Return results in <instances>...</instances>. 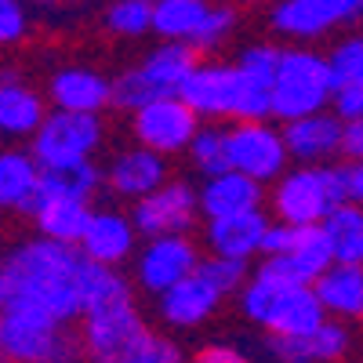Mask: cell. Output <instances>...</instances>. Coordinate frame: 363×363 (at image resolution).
Returning a JSON list of instances; mask_svg holds the SVG:
<instances>
[{
    "instance_id": "obj_1",
    "label": "cell",
    "mask_w": 363,
    "mask_h": 363,
    "mask_svg": "<svg viewBox=\"0 0 363 363\" xmlns=\"http://www.w3.org/2000/svg\"><path fill=\"white\" fill-rule=\"evenodd\" d=\"M0 280L8 287V301L40 309L69 327L84 320L87 258L80 247L51 244L44 236L22 240L0 258Z\"/></svg>"
},
{
    "instance_id": "obj_2",
    "label": "cell",
    "mask_w": 363,
    "mask_h": 363,
    "mask_svg": "<svg viewBox=\"0 0 363 363\" xmlns=\"http://www.w3.org/2000/svg\"><path fill=\"white\" fill-rule=\"evenodd\" d=\"M272 222L294 229H313L330 218L335 207L352 203V178L349 164H323V167H291L272 193L265 196Z\"/></svg>"
},
{
    "instance_id": "obj_3",
    "label": "cell",
    "mask_w": 363,
    "mask_h": 363,
    "mask_svg": "<svg viewBox=\"0 0 363 363\" xmlns=\"http://www.w3.org/2000/svg\"><path fill=\"white\" fill-rule=\"evenodd\" d=\"M0 356L8 363H80L84 345L69 323L8 301L0 313Z\"/></svg>"
},
{
    "instance_id": "obj_4",
    "label": "cell",
    "mask_w": 363,
    "mask_h": 363,
    "mask_svg": "<svg viewBox=\"0 0 363 363\" xmlns=\"http://www.w3.org/2000/svg\"><path fill=\"white\" fill-rule=\"evenodd\" d=\"M196 66L200 51H193L189 44H157L153 51H145L142 62L113 77V106L138 113L160 99H178L182 84L193 77Z\"/></svg>"
},
{
    "instance_id": "obj_5",
    "label": "cell",
    "mask_w": 363,
    "mask_h": 363,
    "mask_svg": "<svg viewBox=\"0 0 363 363\" xmlns=\"http://www.w3.org/2000/svg\"><path fill=\"white\" fill-rule=\"evenodd\" d=\"M335 77H330V62L323 51L313 48H284L280 58V73L272 84V116L294 124V120H306L316 113H330L335 102Z\"/></svg>"
},
{
    "instance_id": "obj_6",
    "label": "cell",
    "mask_w": 363,
    "mask_h": 363,
    "mask_svg": "<svg viewBox=\"0 0 363 363\" xmlns=\"http://www.w3.org/2000/svg\"><path fill=\"white\" fill-rule=\"evenodd\" d=\"M106 142L102 116H84V113H62L51 109L37 138L29 142V153L37 157L40 167H66V164H87L99 157Z\"/></svg>"
},
{
    "instance_id": "obj_7",
    "label": "cell",
    "mask_w": 363,
    "mask_h": 363,
    "mask_svg": "<svg viewBox=\"0 0 363 363\" xmlns=\"http://www.w3.org/2000/svg\"><path fill=\"white\" fill-rule=\"evenodd\" d=\"M363 22V0H280L269 11V29L277 37L309 48L313 40L335 33L345 26Z\"/></svg>"
},
{
    "instance_id": "obj_8",
    "label": "cell",
    "mask_w": 363,
    "mask_h": 363,
    "mask_svg": "<svg viewBox=\"0 0 363 363\" xmlns=\"http://www.w3.org/2000/svg\"><path fill=\"white\" fill-rule=\"evenodd\" d=\"M203 120L182 102V99H160L153 106H145L131 113V138L135 145L149 149L157 157H174V153H189L193 138L200 135Z\"/></svg>"
},
{
    "instance_id": "obj_9",
    "label": "cell",
    "mask_w": 363,
    "mask_h": 363,
    "mask_svg": "<svg viewBox=\"0 0 363 363\" xmlns=\"http://www.w3.org/2000/svg\"><path fill=\"white\" fill-rule=\"evenodd\" d=\"M229 164L236 174H244L258 186H277V182L291 171V153L284 131L265 124H233L229 128Z\"/></svg>"
},
{
    "instance_id": "obj_10",
    "label": "cell",
    "mask_w": 363,
    "mask_h": 363,
    "mask_svg": "<svg viewBox=\"0 0 363 363\" xmlns=\"http://www.w3.org/2000/svg\"><path fill=\"white\" fill-rule=\"evenodd\" d=\"M131 222L138 236L160 240V236H189L200 218V189H193L186 178H171L164 189L131 203Z\"/></svg>"
},
{
    "instance_id": "obj_11",
    "label": "cell",
    "mask_w": 363,
    "mask_h": 363,
    "mask_svg": "<svg viewBox=\"0 0 363 363\" xmlns=\"http://www.w3.org/2000/svg\"><path fill=\"white\" fill-rule=\"evenodd\" d=\"M203 255L189 236H160L145 240L142 251L135 255V284L149 294H167L182 280L196 277Z\"/></svg>"
},
{
    "instance_id": "obj_12",
    "label": "cell",
    "mask_w": 363,
    "mask_h": 363,
    "mask_svg": "<svg viewBox=\"0 0 363 363\" xmlns=\"http://www.w3.org/2000/svg\"><path fill=\"white\" fill-rule=\"evenodd\" d=\"M182 102H186L200 120L207 124H222L236 116L240 102V73L229 62H200L193 77L182 84Z\"/></svg>"
},
{
    "instance_id": "obj_13",
    "label": "cell",
    "mask_w": 363,
    "mask_h": 363,
    "mask_svg": "<svg viewBox=\"0 0 363 363\" xmlns=\"http://www.w3.org/2000/svg\"><path fill=\"white\" fill-rule=\"evenodd\" d=\"M48 102L62 113L102 116L113 106V77L91 66H58L48 77Z\"/></svg>"
},
{
    "instance_id": "obj_14",
    "label": "cell",
    "mask_w": 363,
    "mask_h": 363,
    "mask_svg": "<svg viewBox=\"0 0 363 363\" xmlns=\"http://www.w3.org/2000/svg\"><path fill=\"white\" fill-rule=\"evenodd\" d=\"M167 160L157 157V153H149V149L142 145H128V149H120V153L109 157L106 164V189L116 196V200H145V196H153L157 189L167 186Z\"/></svg>"
},
{
    "instance_id": "obj_15",
    "label": "cell",
    "mask_w": 363,
    "mask_h": 363,
    "mask_svg": "<svg viewBox=\"0 0 363 363\" xmlns=\"http://www.w3.org/2000/svg\"><path fill=\"white\" fill-rule=\"evenodd\" d=\"M48 113L51 109L44 95L18 69H0V138L33 142L37 131L44 128Z\"/></svg>"
},
{
    "instance_id": "obj_16",
    "label": "cell",
    "mask_w": 363,
    "mask_h": 363,
    "mask_svg": "<svg viewBox=\"0 0 363 363\" xmlns=\"http://www.w3.org/2000/svg\"><path fill=\"white\" fill-rule=\"evenodd\" d=\"M135 244H138V229H135L131 215H124L116 207H95V215L87 222V233L80 240V255L91 265L120 269L128 258H135Z\"/></svg>"
},
{
    "instance_id": "obj_17",
    "label": "cell",
    "mask_w": 363,
    "mask_h": 363,
    "mask_svg": "<svg viewBox=\"0 0 363 363\" xmlns=\"http://www.w3.org/2000/svg\"><path fill=\"white\" fill-rule=\"evenodd\" d=\"M330 265H335V251L327 244L323 225L298 229L294 247L284 258H262V269H269L272 277H280L291 287H316Z\"/></svg>"
},
{
    "instance_id": "obj_18",
    "label": "cell",
    "mask_w": 363,
    "mask_h": 363,
    "mask_svg": "<svg viewBox=\"0 0 363 363\" xmlns=\"http://www.w3.org/2000/svg\"><path fill=\"white\" fill-rule=\"evenodd\" d=\"M284 142L291 160H298V167H323L335 157H342V131L345 124L335 113H316L306 120L284 124Z\"/></svg>"
},
{
    "instance_id": "obj_19",
    "label": "cell",
    "mask_w": 363,
    "mask_h": 363,
    "mask_svg": "<svg viewBox=\"0 0 363 363\" xmlns=\"http://www.w3.org/2000/svg\"><path fill=\"white\" fill-rule=\"evenodd\" d=\"M269 225H272V215H265L262 207L258 211H247V215H233V218L207 222V229H203L207 251L215 255V258H229V262L251 265V258L262 255Z\"/></svg>"
},
{
    "instance_id": "obj_20",
    "label": "cell",
    "mask_w": 363,
    "mask_h": 363,
    "mask_svg": "<svg viewBox=\"0 0 363 363\" xmlns=\"http://www.w3.org/2000/svg\"><path fill=\"white\" fill-rule=\"evenodd\" d=\"M222 298H225V294L196 269V277L182 280L178 287H171L167 294L157 298V313H160V320H164L167 327L189 330V327H200L203 320L215 316V309L222 306Z\"/></svg>"
},
{
    "instance_id": "obj_21",
    "label": "cell",
    "mask_w": 363,
    "mask_h": 363,
    "mask_svg": "<svg viewBox=\"0 0 363 363\" xmlns=\"http://www.w3.org/2000/svg\"><path fill=\"white\" fill-rule=\"evenodd\" d=\"M40 200V164L29 149H0V215H29Z\"/></svg>"
},
{
    "instance_id": "obj_22",
    "label": "cell",
    "mask_w": 363,
    "mask_h": 363,
    "mask_svg": "<svg viewBox=\"0 0 363 363\" xmlns=\"http://www.w3.org/2000/svg\"><path fill=\"white\" fill-rule=\"evenodd\" d=\"M91 215H95L91 203L69 200V196H51V193H40L37 207L29 211L37 236L51 240V244H66V247H80Z\"/></svg>"
},
{
    "instance_id": "obj_23",
    "label": "cell",
    "mask_w": 363,
    "mask_h": 363,
    "mask_svg": "<svg viewBox=\"0 0 363 363\" xmlns=\"http://www.w3.org/2000/svg\"><path fill=\"white\" fill-rule=\"evenodd\" d=\"M269 193L258 186V182L244 178V174H218V178H207L200 186V215L207 222H218V218H233V215H247V211H258L262 200Z\"/></svg>"
},
{
    "instance_id": "obj_24",
    "label": "cell",
    "mask_w": 363,
    "mask_h": 363,
    "mask_svg": "<svg viewBox=\"0 0 363 363\" xmlns=\"http://www.w3.org/2000/svg\"><path fill=\"white\" fill-rule=\"evenodd\" d=\"M265 352L277 363H338L349 352V327L327 320L309 338H269Z\"/></svg>"
},
{
    "instance_id": "obj_25",
    "label": "cell",
    "mask_w": 363,
    "mask_h": 363,
    "mask_svg": "<svg viewBox=\"0 0 363 363\" xmlns=\"http://www.w3.org/2000/svg\"><path fill=\"white\" fill-rule=\"evenodd\" d=\"M327 323V313L313 287H287L272 309L265 330L269 338H309Z\"/></svg>"
},
{
    "instance_id": "obj_26",
    "label": "cell",
    "mask_w": 363,
    "mask_h": 363,
    "mask_svg": "<svg viewBox=\"0 0 363 363\" xmlns=\"http://www.w3.org/2000/svg\"><path fill=\"white\" fill-rule=\"evenodd\" d=\"M313 291L327 320H363V265H330Z\"/></svg>"
},
{
    "instance_id": "obj_27",
    "label": "cell",
    "mask_w": 363,
    "mask_h": 363,
    "mask_svg": "<svg viewBox=\"0 0 363 363\" xmlns=\"http://www.w3.org/2000/svg\"><path fill=\"white\" fill-rule=\"evenodd\" d=\"M207 15H211L207 0H157L153 33L160 37V44H189L193 48Z\"/></svg>"
},
{
    "instance_id": "obj_28",
    "label": "cell",
    "mask_w": 363,
    "mask_h": 363,
    "mask_svg": "<svg viewBox=\"0 0 363 363\" xmlns=\"http://www.w3.org/2000/svg\"><path fill=\"white\" fill-rule=\"evenodd\" d=\"M102 186H106V167H99L95 160L66 164V167H40V193H51V196H69V200L91 203V196Z\"/></svg>"
},
{
    "instance_id": "obj_29",
    "label": "cell",
    "mask_w": 363,
    "mask_h": 363,
    "mask_svg": "<svg viewBox=\"0 0 363 363\" xmlns=\"http://www.w3.org/2000/svg\"><path fill=\"white\" fill-rule=\"evenodd\" d=\"M323 233L335 251V265H363V207H335L323 222Z\"/></svg>"
},
{
    "instance_id": "obj_30",
    "label": "cell",
    "mask_w": 363,
    "mask_h": 363,
    "mask_svg": "<svg viewBox=\"0 0 363 363\" xmlns=\"http://www.w3.org/2000/svg\"><path fill=\"white\" fill-rule=\"evenodd\" d=\"M186 157H189L193 171L203 174V182H207V178H218V174H229V171H233V164H229V128H222V124H203L200 135L193 138V145H189Z\"/></svg>"
},
{
    "instance_id": "obj_31",
    "label": "cell",
    "mask_w": 363,
    "mask_h": 363,
    "mask_svg": "<svg viewBox=\"0 0 363 363\" xmlns=\"http://www.w3.org/2000/svg\"><path fill=\"white\" fill-rule=\"evenodd\" d=\"M287 287H291V284H284L280 277H272L269 269L258 265V269L251 272V280L244 284V291H240V313H244L251 323L265 327L269 316H272V309H277L280 294H284Z\"/></svg>"
},
{
    "instance_id": "obj_32",
    "label": "cell",
    "mask_w": 363,
    "mask_h": 363,
    "mask_svg": "<svg viewBox=\"0 0 363 363\" xmlns=\"http://www.w3.org/2000/svg\"><path fill=\"white\" fill-rule=\"evenodd\" d=\"M102 29L120 40H138L153 33V4L149 0H116L102 11Z\"/></svg>"
},
{
    "instance_id": "obj_33",
    "label": "cell",
    "mask_w": 363,
    "mask_h": 363,
    "mask_svg": "<svg viewBox=\"0 0 363 363\" xmlns=\"http://www.w3.org/2000/svg\"><path fill=\"white\" fill-rule=\"evenodd\" d=\"M335 87H363V33H349L327 51Z\"/></svg>"
},
{
    "instance_id": "obj_34",
    "label": "cell",
    "mask_w": 363,
    "mask_h": 363,
    "mask_svg": "<svg viewBox=\"0 0 363 363\" xmlns=\"http://www.w3.org/2000/svg\"><path fill=\"white\" fill-rule=\"evenodd\" d=\"M280 58H284V48L280 44L258 40V44H247L244 51H240L233 66L244 73L247 80H255L262 87H272V84H277V73H280Z\"/></svg>"
},
{
    "instance_id": "obj_35",
    "label": "cell",
    "mask_w": 363,
    "mask_h": 363,
    "mask_svg": "<svg viewBox=\"0 0 363 363\" xmlns=\"http://www.w3.org/2000/svg\"><path fill=\"white\" fill-rule=\"evenodd\" d=\"M236 26H240V11L233 4H211V15L203 18L200 33L193 40V51H215V48H222L233 37Z\"/></svg>"
},
{
    "instance_id": "obj_36",
    "label": "cell",
    "mask_w": 363,
    "mask_h": 363,
    "mask_svg": "<svg viewBox=\"0 0 363 363\" xmlns=\"http://www.w3.org/2000/svg\"><path fill=\"white\" fill-rule=\"evenodd\" d=\"M200 272L215 284L222 294H240L244 291V284L251 280V269L244 265V262H229V258H215V255H207L203 262H200Z\"/></svg>"
},
{
    "instance_id": "obj_37",
    "label": "cell",
    "mask_w": 363,
    "mask_h": 363,
    "mask_svg": "<svg viewBox=\"0 0 363 363\" xmlns=\"http://www.w3.org/2000/svg\"><path fill=\"white\" fill-rule=\"evenodd\" d=\"M29 29H33V15L18 0H0V48H18Z\"/></svg>"
},
{
    "instance_id": "obj_38",
    "label": "cell",
    "mask_w": 363,
    "mask_h": 363,
    "mask_svg": "<svg viewBox=\"0 0 363 363\" xmlns=\"http://www.w3.org/2000/svg\"><path fill=\"white\" fill-rule=\"evenodd\" d=\"M330 113H335L342 124H356V120H363V87H338L335 102H330Z\"/></svg>"
},
{
    "instance_id": "obj_39",
    "label": "cell",
    "mask_w": 363,
    "mask_h": 363,
    "mask_svg": "<svg viewBox=\"0 0 363 363\" xmlns=\"http://www.w3.org/2000/svg\"><path fill=\"white\" fill-rule=\"evenodd\" d=\"M342 157H345V164H363V120L345 124V131H342Z\"/></svg>"
},
{
    "instance_id": "obj_40",
    "label": "cell",
    "mask_w": 363,
    "mask_h": 363,
    "mask_svg": "<svg viewBox=\"0 0 363 363\" xmlns=\"http://www.w3.org/2000/svg\"><path fill=\"white\" fill-rule=\"evenodd\" d=\"M193 363H251L240 349H233V345H222V342H215V345H203L200 352H196V359Z\"/></svg>"
},
{
    "instance_id": "obj_41",
    "label": "cell",
    "mask_w": 363,
    "mask_h": 363,
    "mask_svg": "<svg viewBox=\"0 0 363 363\" xmlns=\"http://www.w3.org/2000/svg\"><path fill=\"white\" fill-rule=\"evenodd\" d=\"M349 178H352V203L363 207V164H349Z\"/></svg>"
},
{
    "instance_id": "obj_42",
    "label": "cell",
    "mask_w": 363,
    "mask_h": 363,
    "mask_svg": "<svg viewBox=\"0 0 363 363\" xmlns=\"http://www.w3.org/2000/svg\"><path fill=\"white\" fill-rule=\"evenodd\" d=\"M8 309V287H4V280H0V313Z\"/></svg>"
},
{
    "instance_id": "obj_43",
    "label": "cell",
    "mask_w": 363,
    "mask_h": 363,
    "mask_svg": "<svg viewBox=\"0 0 363 363\" xmlns=\"http://www.w3.org/2000/svg\"><path fill=\"white\" fill-rule=\"evenodd\" d=\"M0 363H8V359H4V356H0Z\"/></svg>"
}]
</instances>
